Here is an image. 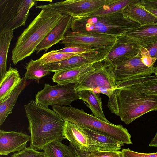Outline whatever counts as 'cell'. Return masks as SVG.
Here are the masks:
<instances>
[{"mask_svg":"<svg viewBox=\"0 0 157 157\" xmlns=\"http://www.w3.org/2000/svg\"><path fill=\"white\" fill-rule=\"evenodd\" d=\"M142 55H138L130 58L113 68V73L116 81L135 77L151 75L154 73L155 67H148L142 62Z\"/></svg>","mask_w":157,"mask_h":157,"instance_id":"obj_13","label":"cell"},{"mask_svg":"<svg viewBox=\"0 0 157 157\" xmlns=\"http://www.w3.org/2000/svg\"><path fill=\"white\" fill-rule=\"evenodd\" d=\"M31 136L21 132L0 130V155L19 152L26 147Z\"/></svg>","mask_w":157,"mask_h":157,"instance_id":"obj_16","label":"cell"},{"mask_svg":"<svg viewBox=\"0 0 157 157\" xmlns=\"http://www.w3.org/2000/svg\"><path fill=\"white\" fill-rule=\"evenodd\" d=\"M13 31L0 34V81L6 74L7 56L11 41L13 37Z\"/></svg>","mask_w":157,"mask_h":157,"instance_id":"obj_25","label":"cell"},{"mask_svg":"<svg viewBox=\"0 0 157 157\" xmlns=\"http://www.w3.org/2000/svg\"><path fill=\"white\" fill-rule=\"evenodd\" d=\"M123 34L138 41L144 47L157 41V24L140 25Z\"/></svg>","mask_w":157,"mask_h":157,"instance_id":"obj_20","label":"cell"},{"mask_svg":"<svg viewBox=\"0 0 157 157\" xmlns=\"http://www.w3.org/2000/svg\"><path fill=\"white\" fill-rule=\"evenodd\" d=\"M53 110L64 120L104 133L121 144H132L131 136L127 130L121 125L105 121L82 109L69 106L52 105Z\"/></svg>","mask_w":157,"mask_h":157,"instance_id":"obj_4","label":"cell"},{"mask_svg":"<svg viewBox=\"0 0 157 157\" xmlns=\"http://www.w3.org/2000/svg\"><path fill=\"white\" fill-rule=\"evenodd\" d=\"M148 146L149 147H157V132Z\"/></svg>","mask_w":157,"mask_h":157,"instance_id":"obj_39","label":"cell"},{"mask_svg":"<svg viewBox=\"0 0 157 157\" xmlns=\"http://www.w3.org/2000/svg\"><path fill=\"white\" fill-rule=\"evenodd\" d=\"M113 68L105 59L101 68L85 76L77 83L76 91L78 92L90 90L95 93L104 94L110 98L117 90Z\"/></svg>","mask_w":157,"mask_h":157,"instance_id":"obj_7","label":"cell"},{"mask_svg":"<svg viewBox=\"0 0 157 157\" xmlns=\"http://www.w3.org/2000/svg\"><path fill=\"white\" fill-rule=\"evenodd\" d=\"M107 106L111 112L118 116V105L116 90L109 98Z\"/></svg>","mask_w":157,"mask_h":157,"instance_id":"obj_34","label":"cell"},{"mask_svg":"<svg viewBox=\"0 0 157 157\" xmlns=\"http://www.w3.org/2000/svg\"><path fill=\"white\" fill-rule=\"evenodd\" d=\"M83 53H58L52 51L44 54L38 59L41 64L44 65L63 61Z\"/></svg>","mask_w":157,"mask_h":157,"instance_id":"obj_29","label":"cell"},{"mask_svg":"<svg viewBox=\"0 0 157 157\" xmlns=\"http://www.w3.org/2000/svg\"><path fill=\"white\" fill-rule=\"evenodd\" d=\"M73 17L70 15H64L59 23L52 29L35 48L34 52L38 53L42 50L47 51L53 45L59 43L70 29Z\"/></svg>","mask_w":157,"mask_h":157,"instance_id":"obj_18","label":"cell"},{"mask_svg":"<svg viewBox=\"0 0 157 157\" xmlns=\"http://www.w3.org/2000/svg\"><path fill=\"white\" fill-rule=\"evenodd\" d=\"M11 157H46L44 151H39L30 147L14 153Z\"/></svg>","mask_w":157,"mask_h":157,"instance_id":"obj_30","label":"cell"},{"mask_svg":"<svg viewBox=\"0 0 157 157\" xmlns=\"http://www.w3.org/2000/svg\"><path fill=\"white\" fill-rule=\"evenodd\" d=\"M121 152L123 157H157V152L141 153L132 151L129 148L123 149Z\"/></svg>","mask_w":157,"mask_h":157,"instance_id":"obj_32","label":"cell"},{"mask_svg":"<svg viewBox=\"0 0 157 157\" xmlns=\"http://www.w3.org/2000/svg\"><path fill=\"white\" fill-rule=\"evenodd\" d=\"M137 3L142 6L157 10V0H141Z\"/></svg>","mask_w":157,"mask_h":157,"instance_id":"obj_36","label":"cell"},{"mask_svg":"<svg viewBox=\"0 0 157 157\" xmlns=\"http://www.w3.org/2000/svg\"><path fill=\"white\" fill-rule=\"evenodd\" d=\"M144 47L147 50V56L155 58L157 60V41L147 44Z\"/></svg>","mask_w":157,"mask_h":157,"instance_id":"obj_35","label":"cell"},{"mask_svg":"<svg viewBox=\"0 0 157 157\" xmlns=\"http://www.w3.org/2000/svg\"><path fill=\"white\" fill-rule=\"evenodd\" d=\"M35 0H0V34L25 25Z\"/></svg>","mask_w":157,"mask_h":157,"instance_id":"obj_6","label":"cell"},{"mask_svg":"<svg viewBox=\"0 0 157 157\" xmlns=\"http://www.w3.org/2000/svg\"><path fill=\"white\" fill-rule=\"evenodd\" d=\"M122 11L102 16L73 18L70 29L75 32L101 34L117 37L141 25L124 16Z\"/></svg>","mask_w":157,"mask_h":157,"instance_id":"obj_3","label":"cell"},{"mask_svg":"<svg viewBox=\"0 0 157 157\" xmlns=\"http://www.w3.org/2000/svg\"><path fill=\"white\" fill-rule=\"evenodd\" d=\"M137 3H132L124 8V15L141 25L157 24V18Z\"/></svg>","mask_w":157,"mask_h":157,"instance_id":"obj_19","label":"cell"},{"mask_svg":"<svg viewBox=\"0 0 157 157\" xmlns=\"http://www.w3.org/2000/svg\"><path fill=\"white\" fill-rule=\"evenodd\" d=\"M116 38L105 58L114 68L130 58L140 54L147 55L146 49L138 41L123 34Z\"/></svg>","mask_w":157,"mask_h":157,"instance_id":"obj_10","label":"cell"},{"mask_svg":"<svg viewBox=\"0 0 157 157\" xmlns=\"http://www.w3.org/2000/svg\"><path fill=\"white\" fill-rule=\"evenodd\" d=\"M27 85L26 79L22 78L21 82L14 89L9 96L0 103V125H2L10 114L12 113V109L19 96Z\"/></svg>","mask_w":157,"mask_h":157,"instance_id":"obj_24","label":"cell"},{"mask_svg":"<svg viewBox=\"0 0 157 157\" xmlns=\"http://www.w3.org/2000/svg\"><path fill=\"white\" fill-rule=\"evenodd\" d=\"M117 89L128 88L145 94L157 95V77L139 76L116 81Z\"/></svg>","mask_w":157,"mask_h":157,"instance_id":"obj_17","label":"cell"},{"mask_svg":"<svg viewBox=\"0 0 157 157\" xmlns=\"http://www.w3.org/2000/svg\"><path fill=\"white\" fill-rule=\"evenodd\" d=\"M31 134L30 147L42 149L53 141H61L63 135L64 121L53 110L32 100L24 105Z\"/></svg>","mask_w":157,"mask_h":157,"instance_id":"obj_1","label":"cell"},{"mask_svg":"<svg viewBox=\"0 0 157 157\" xmlns=\"http://www.w3.org/2000/svg\"><path fill=\"white\" fill-rule=\"evenodd\" d=\"M112 46L94 48L89 52L83 53L59 62L48 64L47 69L51 72H55L101 61L106 58Z\"/></svg>","mask_w":157,"mask_h":157,"instance_id":"obj_12","label":"cell"},{"mask_svg":"<svg viewBox=\"0 0 157 157\" xmlns=\"http://www.w3.org/2000/svg\"><path fill=\"white\" fill-rule=\"evenodd\" d=\"M78 99L82 100L91 110L96 117L108 123H110L105 117L102 107V100L99 94L90 90H83L78 92Z\"/></svg>","mask_w":157,"mask_h":157,"instance_id":"obj_22","label":"cell"},{"mask_svg":"<svg viewBox=\"0 0 157 157\" xmlns=\"http://www.w3.org/2000/svg\"><path fill=\"white\" fill-rule=\"evenodd\" d=\"M59 12L42 9L19 36L12 52L14 65L29 56L37 46L64 17Z\"/></svg>","mask_w":157,"mask_h":157,"instance_id":"obj_2","label":"cell"},{"mask_svg":"<svg viewBox=\"0 0 157 157\" xmlns=\"http://www.w3.org/2000/svg\"><path fill=\"white\" fill-rule=\"evenodd\" d=\"M76 84H57L53 86L46 84L44 88L36 94L35 101L46 107L54 105L70 106L78 99L75 90Z\"/></svg>","mask_w":157,"mask_h":157,"instance_id":"obj_9","label":"cell"},{"mask_svg":"<svg viewBox=\"0 0 157 157\" xmlns=\"http://www.w3.org/2000/svg\"><path fill=\"white\" fill-rule=\"evenodd\" d=\"M69 147L73 151L76 157H87L89 153L82 152L76 150L72 145L70 144Z\"/></svg>","mask_w":157,"mask_h":157,"instance_id":"obj_38","label":"cell"},{"mask_svg":"<svg viewBox=\"0 0 157 157\" xmlns=\"http://www.w3.org/2000/svg\"><path fill=\"white\" fill-rule=\"evenodd\" d=\"M94 48L89 49L76 47H65L62 49L52 51L55 52L63 53H85L90 51Z\"/></svg>","mask_w":157,"mask_h":157,"instance_id":"obj_33","label":"cell"},{"mask_svg":"<svg viewBox=\"0 0 157 157\" xmlns=\"http://www.w3.org/2000/svg\"><path fill=\"white\" fill-rule=\"evenodd\" d=\"M154 73L155 74V76L157 77V66L155 67Z\"/></svg>","mask_w":157,"mask_h":157,"instance_id":"obj_41","label":"cell"},{"mask_svg":"<svg viewBox=\"0 0 157 157\" xmlns=\"http://www.w3.org/2000/svg\"><path fill=\"white\" fill-rule=\"evenodd\" d=\"M118 0H66L37 6V8L55 10L73 18L86 16Z\"/></svg>","mask_w":157,"mask_h":157,"instance_id":"obj_8","label":"cell"},{"mask_svg":"<svg viewBox=\"0 0 157 157\" xmlns=\"http://www.w3.org/2000/svg\"><path fill=\"white\" fill-rule=\"evenodd\" d=\"M21 79L17 69L10 67L5 75L0 81V103L9 96Z\"/></svg>","mask_w":157,"mask_h":157,"instance_id":"obj_23","label":"cell"},{"mask_svg":"<svg viewBox=\"0 0 157 157\" xmlns=\"http://www.w3.org/2000/svg\"><path fill=\"white\" fill-rule=\"evenodd\" d=\"M87 157H123L121 151H97L88 153Z\"/></svg>","mask_w":157,"mask_h":157,"instance_id":"obj_31","label":"cell"},{"mask_svg":"<svg viewBox=\"0 0 157 157\" xmlns=\"http://www.w3.org/2000/svg\"><path fill=\"white\" fill-rule=\"evenodd\" d=\"M116 37L98 33H85L73 32L69 29L59 42L65 47H76L92 49L112 46Z\"/></svg>","mask_w":157,"mask_h":157,"instance_id":"obj_11","label":"cell"},{"mask_svg":"<svg viewBox=\"0 0 157 157\" xmlns=\"http://www.w3.org/2000/svg\"><path fill=\"white\" fill-rule=\"evenodd\" d=\"M143 7L146 10L151 13L157 18V10L148 7Z\"/></svg>","mask_w":157,"mask_h":157,"instance_id":"obj_40","label":"cell"},{"mask_svg":"<svg viewBox=\"0 0 157 157\" xmlns=\"http://www.w3.org/2000/svg\"><path fill=\"white\" fill-rule=\"evenodd\" d=\"M78 126L81 127L96 144L99 151H118L121 149V146L124 145L118 140L104 133Z\"/></svg>","mask_w":157,"mask_h":157,"instance_id":"obj_21","label":"cell"},{"mask_svg":"<svg viewBox=\"0 0 157 157\" xmlns=\"http://www.w3.org/2000/svg\"><path fill=\"white\" fill-rule=\"evenodd\" d=\"M116 91L118 116L127 124L149 112L157 110V95L140 93L128 88Z\"/></svg>","mask_w":157,"mask_h":157,"instance_id":"obj_5","label":"cell"},{"mask_svg":"<svg viewBox=\"0 0 157 157\" xmlns=\"http://www.w3.org/2000/svg\"><path fill=\"white\" fill-rule=\"evenodd\" d=\"M143 63L146 66L151 67L153 66L157 59L149 56H143L141 58Z\"/></svg>","mask_w":157,"mask_h":157,"instance_id":"obj_37","label":"cell"},{"mask_svg":"<svg viewBox=\"0 0 157 157\" xmlns=\"http://www.w3.org/2000/svg\"><path fill=\"white\" fill-rule=\"evenodd\" d=\"M105 59L98 62L56 72L52 79L58 84L78 83L85 76L99 69L104 64Z\"/></svg>","mask_w":157,"mask_h":157,"instance_id":"obj_15","label":"cell"},{"mask_svg":"<svg viewBox=\"0 0 157 157\" xmlns=\"http://www.w3.org/2000/svg\"><path fill=\"white\" fill-rule=\"evenodd\" d=\"M64 121V136L76 150L89 153L99 150L96 144L81 127L68 121Z\"/></svg>","mask_w":157,"mask_h":157,"instance_id":"obj_14","label":"cell"},{"mask_svg":"<svg viewBox=\"0 0 157 157\" xmlns=\"http://www.w3.org/2000/svg\"><path fill=\"white\" fill-rule=\"evenodd\" d=\"M61 141L56 140L44 146L42 149L46 157H76L73 151Z\"/></svg>","mask_w":157,"mask_h":157,"instance_id":"obj_26","label":"cell"},{"mask_svg":"<svg viewBox=\"0 0 157 157\" xmlns=\"http://www.w3.org/2000/svg\"><path fill=\"white\" fill-rule=\"evenodd\" d=\"M47 65L41 64L39 59H31L25 66L24 77L26 79H35L39 83L41 78L50 74L51 72L47 69Z\"/></svg>","mask_w":157,"mask_h":157,"instance_id":"obj_27","label":"cell"},{"mask_svg":"<svg viewBox=\"0 0 157 157\" xmlns=\"http://www.w3.org/2000/svg\"><path fill=\"white\" fill-rule=\"evenodd\" d=\"M139 1V0H118L114 3L105 6L98 10L84 17L102 16L112 14L123 10L127 6L132 3L138 2Z\"/></svg>","mask_w":157,"mask_h":157,"instance_id":"obj_28","label":"cell"}]
</instances>
